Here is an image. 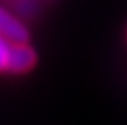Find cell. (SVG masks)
<instances>
[{
	"label": "cell",
	"mask_w": 127,
	"mask_h": 125,
	"mask_svg": "<svg viewBox=\"0 0 127 125\" xmlns=\"http://www.w3.org/2000/svg\"><path fill=\"white\" fill-rule=\"evenodd\" d=\"M0 36L12 44H26L29 39V32L17 17L0 7Z\"/></svg>",
	"instance_id": "obj_1"
},
{
	"label": "cell",
	"mask_w": 127,
	"mask_h": 125,
	"mask_svg": "<svg viewBox=\"0 0 127 125\" xmlns=\"http://www.w3.org/2000/svg\"><path fill=\"white\" fill-rule=\"evenodd\" d=\"M36 63V52L27 44H14L12 54H10L9 71L12 73H24L34 66Z\"/></svg>",
	"instance_id": "obj_2"
},
{
	"label": "cell",
	"mask_w": 127,
	"mask_h": 125,
	"mask_svg": "<svg viewBox=\"0 0 127 125\" xmlns=\"http://www.w3.org/2000/svg\"><path fill=\"white\" fill-rule=\"evenodd\" d=\"M12 48H14V44L0 36V71H9Z\"/></svg>",
	"instance_id": "obj_3"
},
{
	"label": "cell",
	"mask_w": 127,
	"mask_h": 125,
	"mask_svg": "<svg viewBox=\"0 0 127 125\" xmlns=\"http://www.w3.org/2000/svg\"><path fill=\"white\" fill-rule=\"evenodd\" d=\"M15 10L20 15H34L37 12L36 0H15Z\"/></svg>",
	"instance_id": "obj_4"
}]
</instances>
